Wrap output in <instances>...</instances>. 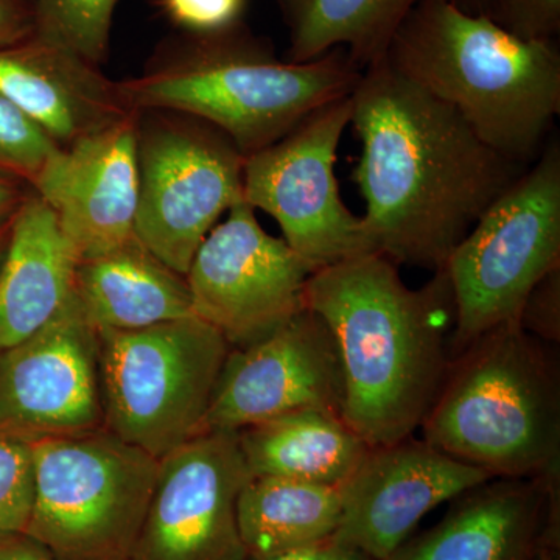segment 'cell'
<instances>
[{
    "instance_id": "obj_1",
    "label": "cell",
    "mask_w": 560,
    "mask_h": 560,
    "mask_svg": "<svg viewBox=\"0 0 560 560\" xmlns=\"http://www.w3.org/2000/svg\"><path fill=\"white\" fill-rule=\"evenodd\" d=\"M361 142L352 179L375 253L438 271L482 212L528 165L490 149L447 103L383 58L353 88Z\"/></svg>"
},
{
    "instance_id": "obj_2",
    "label": "cell",
    "mask_w": 560,
    "mask_h": 560,
    "mask_svg": "<svg viewBox=\"0 0 560 560\" xmlns=\"http://www.w3.org/2000/svg\"><path fill=\"white\" fill-rule=\"evenodd\" d=\"M305 308L327 324L341 360V418L370 447L420 429L452 363L455 300L445 268L422 289L377 253L313 272Z\"/></svg>"
},
{
    "instance_id": "obj_3",
    "label": "cell",
    "mask_w": 560,
    "mask_h": 560,
    "mask_svg": "<svg viewBox=\"0 0 560 560\" xmlns=\"http://www.w3.org/2000/svg\"><path fill=\"white\" fill-rule=\"evenodd\" d=\"M385 61L458 110L501 156L530 165L560 113L555 39H523L452 0H418Z\"/></svg>"
},
{
    "instance_id": "obj_4",
    "label": "cell",
    "mask_w": 560,
    "mask_h": 560,
    "mask_svg": "<svg viewBox=\"0 0 560 560\" xmlns=\"http://www.w3.org/2000/svg\"><path fill=\"white\" fill-rule=\"evenodd\" d=\"M361 70L348 51L279 60L241 24L164 40L135 79L119 81L135 110H172L219 128L248 158L289 135L313 110L348 97Z\"/></svg>"
},
{
    "instance_id": "obj_5",
    "label": "cell",
    "mask_w": 560,
    "mask_h": 560,
    "mask_svg": "<svg viewBox=\"0 0 560 560\" xmlns=\"http://www.w3.org/2000/svg\"><path fill=\"white\" fill-rule=\"evenodd\" d=\"M547 346L518 323L467 345L420 425L422 440L492 478L559 474V364Z\"/></svg>"
},
{
    "instance_id": "obj_6",
    "label": "cell",
    "mask_w": 560,
    "mask_h": 560,
    "mask_svg": "<svg viewBox=\"0 0 560 560\" xmlns=\"http://www.w3.org/2000/svg\"><path fill=\"white\" fill-rule=\"evenodd\" d=\"M32 448L35 497L24 533L55 560H131L160 459L105 427Z\"/></svg>"
},
{
    "instance_id": "obj_7",
    "label": "cell",
    "mask_w": 560,
    "mask_h": 560,
    "mask_svg": "<svg viewBox=\"0 0 560 560\" xmlns=\"http://www.w3.org/2000/svg\"><path fill=\"white\" fill-rule=\"evenodd\" d=\"M105 429L162 459L205 431L230 342L197 315L97 330Z\"/></svg>"
},
{
    "instance_id": "obj_8",
    "label": "cell",
    "mask_w": 560,
    "mask_h": 560,
    "mask_svg": "<svg viewBox=\"0 0 560 560\" xmlns=\"http://www.w3.org/2000/svg\"><path fill=\"white\" fill-rule=\"evenodd\" d=\"M560 267V140L482 212L445 264L455 300L452 355L486 331L518 323L529 291Z\"/></svg>"
},
{
    "instance_id": "obj_9",
    "label": "cell",
    "mask_w": 560,
    "mask_h": 560,
    "mask_svg": "<svg viewBox=\"0 0 560 560\" xmlns=\"http://www.w3.org/2000/svg\"><path fill=\"white\" fill-rule=\"evenodd\" d=\"M136 237L186 276L191 260L235 202L243 200L245 156L208 121L138 110Z\"/></svg>"
},
{
    "instance_id": "obj_10",
    "label": "cell",
    "mask_w": 560,
    "mask_h": 560,
    "mask_svg": "<svg viewBox=\"0 0 560 560\" xmlns=\"http://www.w3.org/2000/svg\"><path fill=\"white\" fill-rule=\"evenodd\" d=\"M352 98L308 114L278 142L245 158L243 200L278 221L283 241L313 272L375 253L363 217L345 205L335 176Z\"/></svg>"
},
{
    "instance_id": "obj_11",
    "label": "cell",
    "mask_w": 560,
    "mask_h": 560,
    "mask_svg": "<svg viewBox=\"0 0 560 560\" xmlns=\"http://www.w3.org/2000/svg\"><path fill=\"white\" fill-rule=\"evenodd\" d=\"M228 212L201 243L186 280L195 315L231 348H243L304 311L313 270L260 226L248 202H235Z\"/></svg>"
},
{
    "instance_id": "obj_12",
    "label": "cell",
    "mask_w": 560,
    "mask_h": 560,
    "mask_svg": "<svg viewBox=\"0 0 560 560\" xmlns=\"http://www.w3.org/2000/svg\"><path fill=\"white\" fill-rule=\"evenodd\" d=\"M250 478L237 431H202L168 453L131 560H248L237 501Z\"/></svg>"
},
{
    "instance_id": "obj_13",
    "label": "cell",
    "mask_w": 560,
    "mask_h": 560,
    "mask_svg": "<svg viewBox=\"0 0 560 560\" xmlns=\"http://www.w3.org/2000/svg\"><path fill=\"white\" fill-rule=\"evenodd\" d=\"M102 427L98 335L73 294L43 329L0 353V433L33 444Z\"/></svg>"
},
{
    "instance_id": "obj_14",
    "label": "cell",
    "mask_w": 560,
    "mask_h": 560,
    "mask_svg": "<svg viewBox=\"0 0 560 560\" xmlns=\"http://www.w3.org/2000/svg\"><path fill=\"white\" fill-rule=\"evenodd\" d=\"M342 396L334 335L319 315L304 308L267 337L231 348L205 431H241L305 408L341 415Z\"/></svg>"
},
{
    "instance_id": "obj_15",
    "label": "cell",
    "mask_w": 560,
    "mask_h": 560,
    "mask_svg": "<svg viewBox=\"0 0 560 560\" xmlns=\"http://www.w3.org/2000/svg\"><path fill=\"white\" fill-rule=\"evenodd\" d=\"M490 478L412 436L370 447L340 486L341 521L334 539L372 560L386 559L434 508Z\"/></svg>"
},
{
    "instance_id": "obj_16",
    "label": "cell",
    "mask_w": 560,
    "mask_h": 560,
    "mask_svg": "<svg viewBox=\"0 0 560 560\" xmlns=\"http://www.w3.org/2000/svg\"><path fill=\"white\" fill-rule=\"evenodd\" d=\"M138 110L105 130L57 147L32 190L46 202L80 260L102 256L136 237Z\"/></svg>"
},
{
    "instance_id": "obj_17",
    "label": "cell",
    "mask_w": 560,
    "mask_h": 560,
    "mask_svg": "<svg viewBox=\"0 0 560 560\" xmlns=\"http://www.w3.org/2000/svg\"><path fill=\"white\" fill-rule=\"evenodd\" d=\"M560 471L490 478L451 500L433 528L383 560H536L560 555Z\"/></svg>"
},
{
    "instance_id": "obj_18",
    "label": "cell",
    "mask_w": 560,
    "mask_h": 560,
    "mask_svg": "<svg viewBox=\"0 0 560 560\" xmlns=\"http://www.w3.org/2000/svg\"><path fill=\"white\" fill-rule=\"evenodd\" d=\"M0 97L57 147L105 130L131 113L119 81L57 44L32 38L0 47Z\"/></svg>"
},
{
    "instance_id": "obj_19",
    "label": "cell",
    "mask_w": 560,
    "mask_h": 560,
    "mask_svg": "<svg viewBox=\"0 0 560 560\" xmlns=\"http://www.w3.org/2000/svg\"><path fill=\"white\" fill-rule=\"evenodd\" d=\"M79 256L35 191L11 219L0 259V353L43 329L75 294Z\"/></svg>"
},
{
    "instance_id": "obj_20",
    "label": "cell",
    "mask_w": 560,
    "mask_h": 560,
    "mask_svg": "<svg viewBox=\"0 0 560 560\" xmlns=\"http://www.w3.org/2000/svg\"><path fill=\"white\" fill-rule=\"evenodd\" d=\"M75 294L95 330H139L195 315L186 276L158 259L138 237L80 260Z\"/></svg>"
},
{
    "instance_id": "obj_21",
    "label": "cell",
    "mask_w": 560,
    "mask_h": 560,
    "mask_svg": "<svg viewBox=\"0 0 560 560\" xmlns=\"http://www.w3.org/2000/svg\"><path fill=\"white\" fill-rule=\"evenodd\" d=\"M250 477L340 486L370 445L340 412L305 408L237 431Z\"/></svg>"
},
{
    "instance_id": "obj_22",
    "label": "cell",
    "mask_w": 560,
    "mask_h": 560,
    "mask_svg": "<svg viewBox=\"0 0 560 560\" xmlns=\"http://www.w3.org/2000/svg\"><path fill=\"white\" fill-rule=\"evenodd\" d=\"M338 486L253 477L237 501L238 530L248 560H260L329 540L341 521Z\"/></svg>"
},
{
    "instance_id": "obj_23",
    "label": "cell",
    "mask_w": 560,
    "mask_h": 560,
    "mask_svg": "<svg viewBox=\"0 0 560 560\" xmlns=\"http://www.w3.org/2000/svg\"><path fill=\"white\" fill-rule=\"evenodd\" d=\"M289 31L287 61L311 62L335 49L364 69L386 57L418 0H278Z\"/></svg>"
},
{
    "instance_id": "obj_24",
    "label": "cell",
    "mask_w": 560,
    "mask_h": 560,
    "mask_svg": "<svg viewBox=\"0 0 560 560\" xmlns=\"http://www.w3.org/2000/svg\"><path fill=\"white\" fill-rule=\"evenodd\" d=\"M36 38L65 47L95 66L108 57L119 0H32Z\"/></svg>"
},
{
    "instance_id": "obj_25",
    "label": "cell",
    "mask_w": 560,
    "mask_h": 560,
    "mask_svg": "<svg viewBox=\"0 0 560 560\" xmlns=\"http://www.w3.org/2000/svg\"><path fill=\"white\" fill-rule=\"evenodd\" d=\"M35 497L33 448L0 433V537L24 533Z\"/></svg>"
},
{
    "instance_id": "obj_26",
    "label": "cell",
    "mask_w": 560,
    "mask_h": 560,
    "mask_svg": "<svg viewBox=\"0 0 560 560\" xmlns=\"http://www.w3.org/2000/svg\"><path fill=\"white\" fill-rule=\"evenodd\" d=\"M55 149L46 132L0 97V171L31 183Z\"/></svg>"
},
{
    "instance_id": "obj_27",
    "label": "cell",
    "mask_w": 560,
    "mask_h": 560,
    "mask_svg": "<svg viewBox=\"0 0 560 560\" xmlns=\"http://www.w3.org/2000/svg\"><path fill=\"white\" fill-rule=\"evenodd\" d=\"M162 11L183 33H215L241 24L246 0H161Z\"/></svg>"
},
{
    "instance_id": "obj_28",
    "label": "cell",
    "mask_w": 560,
    "mask_h": 560,
    "mask_svg": "<svg viewBox=\"0 0 560 560\" xmlns=\"http://www.w3.org/2000/svg\"><path fill=\"white\" fill-rule=\"evenodd\" d=\"M490 20L523 39H555L560 31V0H501Z\"/></svg>"
},
{
    "instance_id": "obj_29",
    "label": "cell",
    "mask_w": 560,
    "mask_h": 560,
    "mask_svg": "<svg viewBox=\"0 0 560 560\" xmlns=\"http://www.w3.org/2000/svg\"><path fill=\"white\" fill-rule=\"evenodd\" d=\"M518 324L523 330L548 342L560 340V267L545 275L529 291Z\"/></svg>"
},
{
    "instance_id": "obj_30",
    "label": "cell",
    "mask_w": 560,
    "mask_h": 560,
    "mask_svg": "<svg viewBox=\"0 0 560 560\" xmlns=\"http://www.w3.org/2000/svg\"><path fill=\"white\" fill-rule=\"evenodd\" d=\"M35 35L32 0H0V47L13 46Z\"/></svg>"
},
{
    "instance_id": "obj_31",
    "label": "cell",
    "mask_w": 560,
    "mask_h": 560,
    "mask_svg": "<svg viewBox=\"0 0 560 560\" xmlns=\"http://www.w3.org/2000/svg\"><path fill=\"white\" fill-rule=\"evenodd\" d=\"M260 560H372L370 556L364 555L355 548L340 544L331 537L329 540L319 541L312 547L300 548L282 555L271 556V558Z\"/></svg>"
},
{
    "instance_id": "obj_32",
    "label": "cell",
    "mask_w": 560,
    "mask_h": 560,
    "mask_svg": "<svg viewBox=\"0 0 560 560\" xmlns=\"http://www.w3.org/2000/svg\"><path fill=\"white\" fill-rule=\"evenodd\" d=\"M31 191L27 180L0 171V228L10 223Z\"/></svg>"
},
{
    "instance_id": "obj_33",
    "label": "cell",
    "mask_w": 560,
    "mask_h": 560,
    "mask_svg": "<svg viewBox=\"0 0 560 560\" xmlns=\"http://www.w3.org/2000/svg\"><path fill=\"white\" fill-rule=\"evenodd\" d=\"M0 560H55L49 550L25 533L0 537Z\"/></svg>"
},
{
    "instance_id": "obj_34",
    "label": "cell",
    "mask_w": 560,
    "mask_h": 560,
    "mask_svg": "<svg viewBox=\"0 0 560 560\" xmlns=\"http://www.w3.org/2000/svg\"><path fill=\"white\" fill-rule=\"evenodd\" d=\"M452 2L466 13L485 14V16L492 18L501 0H452Z\"/></svg>"
},
{
    "instance_id": "obj_35",
    "label": "cell",
    "mask_w": 560,
    "mask_h": 560,
    "mask_svg": "<svg viewBox=\"0 0 560 560\" xmlns=\"http://www.w3.org/2000/svg\"><path fill=\"white\" fill-rule=\"evenodd\" d=\"M10 223L7 224V226L0 228V259H2L3 249H5L7 237H9Z\"/></svg>"
},
{
    "instance_id": "obj_36",
    "label": "cell",
    "mask_w": 560,
    "mask_h": 560,
    "mask_svg": "<svg viewBox=\"0 0 560 560\" xmlns=\"http://www.w3.org/2000/svg\"><path fill=\"white\" fill-rule=\"evenodd\" d=\"M536 560H559V556L550 555V552H541Z\"/></svg>"
}]
</instances>
